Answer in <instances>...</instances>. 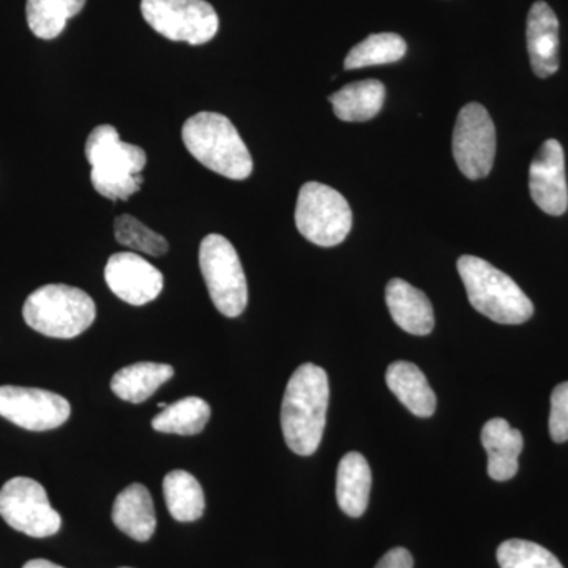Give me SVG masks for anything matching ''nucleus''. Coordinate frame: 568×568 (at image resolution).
I'll return each mask as SVG.
<instances>
[{"label":"nucleus","instance_id":"27","mask_svg":"<svg viewBox=\"0 0 568 568\" xmlns=\"http://www.w3.org/2000/svg\"><path fill=\"white\" fill-rule=\"evenodd\" d=\"M497 562L500 568H564L547 548L518 538L500 544L497 548Z\"/></svg>","mask_w":568,"mask_h":568},{"label":"nucleus","instance_id":"12","mask_svg":"<svg viewBox=\"0 0 568 568\" xmlns=\"http://www.w3.org/2000/svg\"><path fill=\"white\" fill-rule=\"evenodd\" d=\"M112 293L126 304L141 306L162 294L164 278L159 268L136 253H115L104 268Z\"/></svg>","mask_w":568,"mask_h":568},{"label":"nucleus","instance_id":"5","mask_svg":"<svg viewBox=\"0 0 568 568\" xmlns=\"http://www.w3.org/2000/svg\"><path fill=\"white\" fill-rule=\"evenodd\" d=\"M22 316L41 335L70 339L91 327L97 308L91 295L80 287L47 284L29 295Z\"/></svg>","mask_w":568,"mask_h":568},{"label":"nucleus","instance_id":"20","mask_svg":"<svg viewBox=\"0 0 568 568\" xmlns=\"http://www.w3.org/2000/svg\"><path fill=\"white\" fill-rule=\"evenodd\" d=\"M384 100L386 88L377 80L351 82L328 97L336 118L343 122L372 121L383 110Z\"/></svg>","mask_w":568,"mask_h":568},{"label":"nucleus","instance_id":"4","mask_svg":"<svg viewBox=\"0 0 568 568\" xmlns=\"http://www.w3.org/2000/svg\"><path fill=\"white\" fill-rule=\"evenodd\" d=\"M458 274L465 283L470 305L499 324L526 323L534 315V304L514 280L495 265L477 256H462Z\"/></svg>","mask_w":568,"mask_h":568},{"label":"nucleus","instance_id":"15","mask_svg":"<svg viewBox=\"0 0 568 568\" xmlns=\"http://www.w3.org/2000/svg\"><path fill=\"white\" fill-rule=\"evenodd\" d=\"M386 302L392 320L407 334H432L435 327L432 302L413 284L402 278L390 280L386 287Z\"/></svg>","mask_w":568,"mask_h":568},{"label":"nucleus","instance_id":"3","mask_svg":"<svg viewBox=\"0 0 568 568\" xmlns=\"http://www.w3.org/2000/svg\"><path fill=\"white\" fill-rule=\"evenodd\" d=\"M186 151L213 173L245 181L253 173V159L241 134L226 115L197 112L182 129Z\"/></svg>","mask_w":568,"mask_h":568},{"label":"nucleus","instance_id":"1","mask_svg":"<svg viewBox=\"0 0 568 568\" xmlns=\"http://www.w3.org/2000/svg\"><path fill=\"white\" fill-rule=\"evenodd\" d=\"M328 398V377L321 366L304 364L295 369L282 405L283 436L294 454L310 457L320 448L327 420Z\"/></svg>","mask_w":568,"mask_h":568},{"label":"nucleus","instance_id":"6","mask_svg":"<svg viewBox=\"0 0 568 568\" xmlns=\"http://www.w3.org/2000/svg\"><path fill=\"white\" fill-rule=\"evenodd\" d=\"M200 267L215 308L226 317H237L248 304V284L234 245L220 234L201 242Z\"/></svg>","mask_w":568,"mask_h":568},{"label":"nucleus","instance_id":"31","mask_svg":"<svg viewBox=\"0 0 568 568\" xmlns=\"http://www.w3.org/2000/svg\"><path fill=\"white\" fill-rule=\"evenodd\" d=\"M122 568H129V567H122Z\"/></svg>","mask_w":568,"mask_h":568},{"label":"nucleus","instance_id":"25","mask_svg":"<svg viewBox=\"0 0 568 568\" xmlns=\"http://www.w3.org/2000/svg\"><path fill=\"white\" fill-rule=\"evenodd\" d=\"M406 52V41L398 33H373L349 51L345 59V69L357 70L365 67L386 65V63L402 61Z\"/></svg>","mask_w":568,"mask_h":568},{"label":"nucleus","instance_id":"24","mask_svg":"<svg viewBox=\"0 0 568 568\" xmlns=\"http://www.w3.org/2000/svg\"><path fill=\"white\" fill-rule=\"evenodd\" d=\"M85 0H28L26 17L33 36L52 40L61 36L67 21L84 9Z\"/></svg>","mask_w":568,"mask_h":568},{"label":"nucleus","instance_id":"23","mask_svg":"<svg viewBox=\"0 0 568 568\" xmlns=\"http://www.w3.org/2000/svg\"><path fill=\"white\" fill-rule=\"evenodd\" d=\"M211 406L203 398L186 396L164 407L152 420V428L166 435L194 436L211 420Z\"/></svg>","mask_w":568,"mask_h":568},{"label":"nucleus","instance_id":"18","mask_svg":"<svg viewBox=\"0 0 568 568\" xmlns=\"http://www.w3.org/2000/svg\"><path fill=\"white\" fill-rule=\"evenodd\" d=\"M372 469L364 455L349 452L342 458L336 473V500L351 518H358L368 507Z\"/></svg>","mask_w":568,"mask_h":568},{"label":"nucleus","instance_id":"26","mask_svg":"<svg viewBox=\"0 0 568 568\" xmlns=\"http://www.w3.org/2000/svg\"><path fill=\"white\" fill-rule=\"evenodd\" d=\"M114 235L119 244L149 256H164L170 250L166 239L151 227L145 226L140 220L132 215H121L114 220Z\"/></svg>","mask_w":568,"mask_h":568},{"label":"nucleus","instance_id":"19","mask_svg":"<svg viewBox=\"0 0 568 568\" xmlns=\"http://www.w3.org/2000/svg\"><path fill=\"white\" fill-rule=\"evenodd\" d=\"M387 386L392 394L399 399L417 417H432L436 410V395L429 387L428 381L410 362H394L387 368Z\"/></svg>","mask_w":568,"mask_h":568},{"label":"nucleus","instance_id":"16","mask_svg":"<svg viewBox=\"0 0 568 568\" xmlns=\"http://www.w3.org/2000/svg\"><path fill=\"white\" fill-rule=\"evenodd\" d=\"M481 444L488 454V476L507 481L518 474V457L525 447L519 429L511 428L506 418H491L481 428Z\"/></svg>","mask_w":568,"mask_h":568},{"label":"nucleus","instance_id":"2","mask_svg":"<svg viewBox=\"0 0 568 568\" xmlns=\"http://www.w3.org/2000/svg\"><path fill=\"white\" fill-rule=\"evenodd\" d=\"M85 159L91 163L93 189L111 201H126L140 192L141 173L148 155L140 145L121 141L112 125H99L85 142Z\"/></svg>","mask_w":568,"mask_h":568},{"label":"nucleus","instance_id":"28","mask_svg":"<svg viewBox=\"0 0 568 568\" xmlns=\"http://www.w3.org/2000/svg\"><path fill=\"white\" fill-rule=\"evenodd\" d=\"M549 435L558 444L567 443L568 440V383L559 384L552 390Z\"/></svg>","mask_w":568,"mask_h":568},{"label":"nucleus","instance_id":"17","mask_svg":"<svg viewBox=\"0 0 568 568\" xmlns=\"http://www.w3.org/2000/svg\"><path fill=\"white\" fill-rule=\"evenodd\" d=\"M112 521L133 540H151L156 529V517L149 489L133 484L119 493L112 506Z\"/></svg>","mask_w":568,"mask_h":568},{"label":"nucleus","instance_id":"22","mask_svg":"<svg viewBox=\"0 0 568 568\" xmlns=\"http://www.w3.org/2000/svg\"><path fill=\"white\" fill-rule=\"evenodd\" d=\"M168 510L175 521L192 523L204 515L205 499L200 481L186 470H171L163 480Z\"/></svg>","mask_w":568,"mask_h":568},{"label":"nucleus","instance_id":"30","mask_svg":"<svg viewBox=\"0 0 568 568\" xmlns=\"http://www.w3.org/2000/svg\"><path fill=\"white\" fill-rule=\"evenodd\" d=\"M22 568H63L61 566H58V564L50 562V560L47 559H32L29 560L28 564H26Z\"/></svg>","mask_w":568,"mask_h":568},{"label":"nucleus","instance_id":"7","mask_svg":"<svg viewBox=\"0 0 568 568\" xmlns=\"http://www.w3.org/2000/svg\"><path fill=\"white\" fill-rule=\"evenodd\" d=\"M295 224L306 241L320 246L343 244L353 227V211L342 193L320 182L298 192Z\"/></svg>","mask_w":568,"mask_h":568},{"label":"nucleus","instance_id":"8","mask_svg":"<svg viewBox=\"0 0 568 568\" xmlns=\"http://www.w3.org/2000/svg\"><path fill=\"white\" fill-rule=\"evenodd\" d=\"M141 11L153 31L173 41L197 47L219 32V14L205 0H142Z\"/></svg>","mask_w":568,"mask_h":568},{"label":"nucleus","instance_id":"13","mask_svg":"<svg viewBox=\"0 0 568 568\" xmlns=\"http://www.w3.org/2000/svg\"><path fill=\"white\" fill-rule=\"evenodd\" d=\"M529 190L534 203L545 213L560 216L568 209L566 156L559 141L541 144L529 168Z\"/></svg>","mask_w":568,"mask_h":568},{"label":"nucleus","instance_id":"14","mask_svg":"<svg viewBox=\"0 0 568 568\" xmlns=\"http://www.w3.org/2000/svg\"><path fill=\"white\" fill-rule=\"evenodd\" d=\"M528 52L538 78H549L559 70V21L544 0L530 7L528 14Z\"/></svg>","mask_w":568,"mask_h":568},{"label":"nucleus","instance_id":"10","mask_svg":"<svg viewBox=\"0 0 568 568\" xmlns=\"http://www.w3.org/2000/svg\"><path fill=\"white\" fill-rule=\"evenodd\" d=\"M452 149L459 171L470 181H478L491 173L496 156V129L480 103L466 104L459 111Z\"/></svg>","mask_w":568,"mask_h":568},{"label":"nucleus","instance_id":"21","mask_svg":"<svg viewBox=\"0 0 568 568\" xmlns=\"http://www.w3.org/2000/svg\"><path fill=\"white\" fill-rule=\"evenodd\" d=\"M174 376V368L166 364L140 362L123 366L111 379V388L123 402L140 405L151 398L159 387Z\"/></svg>","mask_w":568,"mask_h":568},{"label":"nucleus","instance_id":"11","mask_svg":"<svg viewBox=\"0 0 568 568\" xmlns=\"http://www.w3.org/2000/svg\"><path fill=\"white\" fill-rule=\"evenodd\" d=\"M70 403L41 388L0 386V417L28 432H48L69 420Z\"/></svg>","mask_w":568,"mask_h":568},{"label":"nucleus","instance_id":"29","mask_svg":"<svg viewBox=\"0 0 568 568\" xmlns=\"http://www.w3.org/2000/svg\"><path fill=\"white\" fill-rule=\"evenodd\" d=\"M413 555L406 548H394L379 559L375 568H413Z\"/></svg>","mask_w":568,"mask_h":568},{"label":"nucleus","instance_id":"9","mask_svg":"<svg viewBox=\"0 0 568 568\" xmlns=\"http://www.w3.org/2000/svg\"><path fill=\"white\" fill-rule=\"evenodd\" d=\"M0 517L10 528L33 538L54 536L62 526L47 489L29 477L10 478L0 489Z\"/></svg>","mask_w":568,"mask_h":568}]
</instances>
